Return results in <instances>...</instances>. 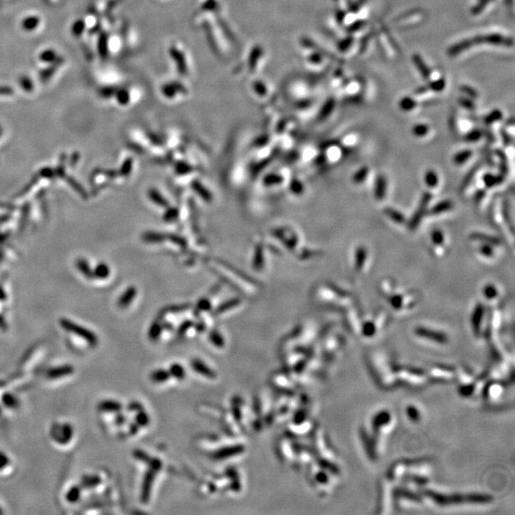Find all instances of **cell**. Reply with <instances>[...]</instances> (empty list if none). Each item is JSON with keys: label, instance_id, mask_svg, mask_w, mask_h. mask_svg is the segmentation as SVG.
<instances>
[{"label": "cell", "instance_id": "obj_24", "mask_svg": "<svg viewBox=\"0 0 515 515\" xmlns=\"http://www.w3.org/2000/svg\"><path fill=\"white\" fill-rule=\"evenodd\" d=\"M93 274H94V277L102 280V279H106L109 276L110 270L105 264H99L96 267V269L93 271Z\"/></svg>", "mask_w": 515, "mask_h": 515}, {"label": "cell", "instance_id": "obj_5", "mask_svg": "<svg viewBox=\"0 0 515 515\" xmlns=\"http://www.w3.org/2000/svg\"><path fill=\"white\" fill-rule=\"evenodd\" d=\"M51 431L53 440L60 444H68L74 437V427L68 423L60 426L54 425L53 426Z\"/></svg>", "mask_w": 515, "mask_h": 515}, {"label": "cell", "instance_id": "obj_12", "mask_svg": "<svg viewBox=\"0 0 515 515\" xmlns=\"http://www.w3.org/2000/svg\"><path fill=\"white\" fill-rule=\"evenodd\" d=\"M473 156H474V152L470 149L461 150L453 155L452 163L453 165L458 166V167L465 166L473 159Z\"/></svg>", "mask_w": 515, "mask_h": 515}, {"label": "cell", "instance_id": "obj_3", "mask_svg": "<svg viewBox=\"0 0 515 515\" xmlns=\"http://www.w3.org/2000/svg\"><path fill=\"white\" fill-rule=\"evenodd\" d=\"M430 247L431 252L436 258H443L448 250L449 241L446 233L441 228H434L430 232Z\"/></svg>", "mask_w": 515, "mask_h": 515}, {"label": "cell", "instance_id": "obj_9", "mask_svg": "<svg viewBox=\"0 0 515 515\" xmlns=\"http://www.w3.org/2000/svg\"><path fill=\"white\" fill-rule=\"evenodd\" d=\"M455 208V204L451 199H444L437 204L429 207L426 213V216H431L432 218H437L452 212Z\"/></svg>", "mask_w": 515, "mask_h": 515}, {"label": "cell", "instance_id": "obj_32", "mask_svg": "<svg viewBox=\"0 0 515 515\" xmlns=\"http://www.w3.org/2000/svg\"><path fill=\"white\" fill-rule=\"evenodd\" d=\"M2 514H3V512H2V510L0 509V515H2Z\"/></svg>", "mask_w": 515, "mask_h": 515}, {"label": "cell", "instance_id": "obj_13", "mask_svg": "<svg viewBox=\"0 0 515 515\" xmlns=\"http://www.w3.org/2000/svg\"><path fill=\"white\" fill-rule=\"evenodd\" d=\"M486 317V307L483 303L476 304L473 313H472V325L476 331H480L482 327V323L485 321Z\"/></svg>", "mask_w": 515, "mask_h": 515}, {"label": "cell", "instance_id": "obj_23", "mask_svg": "<svg viewBox=\"0 0 515 515\" xmlns=\"http://www.w3.org/2000/svg\"><path fill=\"white\" fill-rule=\"evenodd\" d=\"M2 403L5 407L9 408H13V409L17 408L19 406V402L18 398L11 393H5L2 396Z\"/></svg>", "mask_w": 515, "mask_h": 515}, {"label": "cell", "instance_id": "obj_7", "mask_svg": "<svg viewBox=\"0 0 515 515\" xmlns=\"http://www.w3.org/2000/svg\"><path fill=\"white\" fill-rule=\"evenodd\" d=\"M389 192V179L386 175L379 174L374 181L373 196L377 201H383L386 199Z\"/></svg>", "mask_w": 515, "mask_h": 515}, {"label": "cell", "instance_id": "obj_17", "mask_svg": "<svg viewBox=\"0 0 515 515\" xmlns=\"http://www.w3.org/2000/svg\"><path fill=\"white\" fill-rule=\"evenodd\" d=\"M469 238L474 241V242H484V243H489L491 245H494V246H502V242L501 240L496 237V236H492L490 234H486V233H481V232H474L472 233Z\"/></svg>", "mask_w": 515, "mask_h": 515}, {"label": "cell", "instance_id": "obj_15", "mask_svg": "<svg viewBox=\"0 0 515 515\" xmlns=\"http://www.w3.org/2000/svg\"><path fill=\"white\" fill-rule=\"evenodd\" d=\"M74 371V368L70 365L55 367V368H51L47 371V378L51 380L60 379L62 377H66V376L73 374Z\"/></svg>", "mask_w": 515, "mask_h": 515}, {"label": "cell", "instance_id": "obj_34", "mask_svg": "<svg viewBox=\"0 0 515 515\" xmlns=\"http://www.w3.org/2000/svg\"><path fill=\"white\" fill-rule=\"evenodd\" d=\"M0 134H1V129H0Z\"/></svg>", "mask_w": 515, "mask_h": 515}, {"label": "cell", "instance_id": "obj_22", "mask_svg": "<svg viewBox=\"0 0 515 515\" xmlns=\"http://www.w3.org/2000/svg\"><path fill=\"white\" fill-rule=\"evenodd\" d=\"M66 500L67 502L74 504L77 503L81 497V487L79 486H74L72 487L66 493Z\"/></svg>", "mask_w": 515, "mask_h": 515}, {"label": "cell", "instance_id": "obj_2", "mask_svg": "<svg viewBox=\"0 0 515 515\" xmlns=\"http://www.w3.org/2000/svg\"><path fill=\"white\" fill-rule=\"evenodd\" d=\"M386 299L393 309L398 311L408 310L414 307L419 301V297L416 293H404L398 291V289Z\"/></svg>", "mask_w": 515, "mask_h": 515}, {"label": "cell", "instance_id": "obj_20", "mask_svg": "<svg viewBox=\"0 0 515 515\" xmlns=\"http://www.w3.org/2000/svg\"><path fill=\"white\" fill-rule=\"evenodd\" d=\"M76 267L86 278H89V279L94 278L93 270L91 269L88 262L85 259H78L76 261Z\"/></svg>", "mask_w": 515, "mask_h": 515}, {"label": "cell", "instance_id": "obj_33", "mask_svg": "<svg viewBox=\"0 0 515 515\" xmlns=\"http://www.w3.org/2000/svg\"><path fill=\"white\" fill-rule=\"evenodd\" d=\"M0 413H1V408H0Z\"/></svg>", "mask_w": 515, "mask_h": 515}, {"label": "cell", "instance_id": "obj_21", "mask_svg": "<svg viewBox=\"0 0 515 515\" xmlns=\"http://www.w3.org/2000/svg\"><path fill=\"white\" fill-rule=\"evenodd\" d=\"M430 133V128L426 124H417L412 129V134L418 139H425Z\"/></svg>", "mask_w": 515, "mask_h": 515}, {"label": "cell", "instance_id": "obj_6", "mask_svg": "<svg viewBox=\"0 0 515 515\" xmlns=\"http://www.w3.org/2000/svg\"><path fill=\"white\" fill-rule=\"evenodd\" d=\"M369 251L365 246L356 247L353 258V271L357 275H362L369 263Z\"/></svg>", "mask_w": 515, "mask_h": 515}, {"label": "cell", "instance_id": "obj_4", "mask_svg": "<svg viewBox=\"0 0 515 515\" xmlns=\"http://www.w3.org/2000/svg\"><path fill=\"white\" fill-rule=\"evenodd\" d=\"M434 195L428 191H426L424 192V194L422 195L421 197V200L419 202V205H418L417 210L415 211V213L413 214V216L411 217L410 221H408V227L411 230H415L417 229L418 227L420 226L421 222L423 221L424 217L426 216V213H427V210L428 208L430 207V203L432 201V198H433Z\"/></svg>", "mask_w": 515, "mask_h": 515}, {"label": "cell", "instance_id": "obj_25", "mask_svg": "<svg viewBox=\"0 0 515 515\" xmlns=\"http://www.w3.org/2000/svg\"><path fill=\"white\" fill-rule=\"evenodd\" d=\"M482 137H483V133L480 130H472L466 133L465 141L468 143H475L481 141Z\"/></svg>", "mask_w": 515, "mask_h": 515}, {"label": "cell", "instance_id": "obj_28", "mask_svg": "<svg viewBox=\"0 0 515 515\" xmlns=\"http://www.w3.org/2000/svg\"><path fill=\"white\" fill-rule=\"evenodd\" d=\"M401 106H402V108H403L404 110H411V109L415 106V104H414V102H413L410 98H405V99L402 101Z\"/></svg>", "mask_w": 515, "mask_h": 515}, {"label": "cell", "instance_id": "obj_8", "mask_svg": "<svg viewBox=\"0 0 515 515\" xmlns=\"http://www.w3.org/2000/svg\"><path fill=\"white\" fill-rule=\"evenodd\" d=\"M424 182L426 186L428 192L432 193L434 196L439 192L441 188V178L439 173L434 169L426 170L424 175Z\"/></svg>", "mask_w": 515, "mask_h": 515}, {"label": "cell", "instance_id": "obj_14", "mask_svg": "<svg viewBox=\"0 0 515 515\" xmlns=\"http://www.w3.org/2000/svg\"><path fill=\"white\" fill-rule=\"evenodd\" d=\"M482 295L487 302H495L500 300L501 292H500V288L496 284L489 283L483 286Z\"/></svg>", "mask_w": 515, "mask_h": 515}, {"label": "cell", "instance_id": "obj_10", "mask_svg": "<svg viewBox=\"0 0 515 515\" xmlns=\"http://www.w3.org/2000/svg\"><path fill=\"white\" fill-rule=\"evenodd\" d=\"M479 245L477 246V254L483 258L486 261H494L497 259L498 250L501 248L500 246H494L489 243L484 242H477Z\"/></svg>", "mask_w": 515, "mask_h": 515}, {"label": "cell", "instance_id": "obj_29", "mask_svg": "<svg viewBox=\"0 0 515 515\" xmlns=\"http://www.w3.org/2000/svg\"><path fill=\"white\" fill-rule=\"evenodd\" d=\"M9 464H10L9 457L5 453L0 451V470L5 468Z\"/></svg>", "mask_w": 515, "mask_h": 515}, {"label": "cell", "instance_id": "obj_19", "mask_svg": "<svg viewBox=\"0 0 515 515\" xmlns=\"http://www.w3.org/2000/svg\"><path fill=\"white\" fill-rule=\"evenodd\" d=\"M100 482H101V479L98 475H84L81 479L80 487L83 489L91 490V489L96 488L98 485L100 484Z\"/></svg>", "mask_w": 515, "mask_h": 515}, {"label": "cell", "instance_id": "obj_16", "mask_svg": "<svg viewBox=\"0 0 515 515\" xmlns=\"http://www.w3.org/2000/svg\"><path fill=\"white\" fill-rule=\"evenodd\" d=\"M370 175H371V169L368 167V165H364L353 173L351 177V181L353 184L357 186L363 185L369 179Z\"/></svg>", "mask_w": 515, "mask_h": 515}, {"label": "cell", "instance_id": "obj_31", "mask_svg": "<svg viewBox=\"0 0 515 515\" xmlns=\"http://www.w3.org/2000/svg\"><path fill=\"white\" fill-rule=\"evenodd\" d=\"M6 298H7V296H6L5 291L3 290L2 287H0V301H4V300H6Z\"/></svg>", "mask_w": 515, "mask_h": 515}, {"label": "cell", "instance_id": "obj_30", "mask_svg": "<svg viewBox=\"0 0 515 515\" xmlns=\"http://www.w3.org/2000/svg\"><path fill=\"white\" fill-rule=\"evenodd\" d=\"M0 328H1V329H6V328H7L6 321H5V320L3 319L1 316H0Z\"/></svg>", "mask_w": 515, "mask_h": 515}, {"label": "cell", "instance_id": "obj_1", "mask_svg": "<svg viewBox=\"0 0 515 515\" xmlns=\"http://www.w3.org/2000/svg\"><path fill=\"white\" fill-rule=\"evenodd\" d=\"M60 326L68 331L69 333H72L76 335L77 337L83 339L86 343H89L91 346H97L98 343V338L97 334H95L92 330L77 324L76 322L72 321L68 319H61L59 320Z\"/></svg>", "mask_w": 515, "mask_h": 515}, {"label": "cell", "instance_id": "obj_27", "mask_svg": "<svg viewBox=\"0 0 515 515\" xmlns=\"http://www.w3.org/2000/svg\"><path fill=\"white\" fill-rule=\"evenodd\" d=\"M501 119H502V115H501V113L498 112V111H496V112L491 113V115L487 118L486 122H487L488 124H491V123H494L495 122H497V121H500Z\"/></svg>", "mask_w": 515, "mask_h": 515}, {"label": "cell", "instance_id": "obj_18", "mask_svg": "<svg viewBox=\"0 0 515 515\" xmlns=\"http://www.w3.org/2000/svg\"><path fill=\"white\" fill-rule=\"evenodd\" d=\"M98 409L104 412H117L122 409V405L115 401L105 400L98 404Z\"/></svg>", "mask_w": 515, "mask_h": 515}, {"label": "cell", "instance_id": "obj_11", "mask_svg": "<svg viewBox=\"0 0 515 515\" xmlns=\"http://www.w3.org/2000/svg\"><path fill=\"white\" fill-rule=\"evenodd\" d=\"M383 213L390 221L398 226H408V221L407 217L404 215V213H402L396 208H393L391 206L385 207Z\"/></svg>", "mask_w": 515, "mask_h": 515}, {"label": "cell", "instance_id": "obj_26", "mask_svg": "<svg viewBox=\"0 0 515 515\" xmlns=\"http://www.w3.org/2000/svg\"><path fill=\"white\" fill-rule=\"evenodd\" d=\"M134 297H135V289H133V288L128 289V290L122 296V298L120 299V302H119L120 306H122V307L127 306V305L131 302V301H132V299H133Z\"/></svg>", "mask_w": 515, "mask_h": 515}]
</instances>
